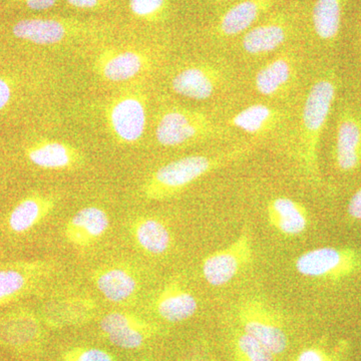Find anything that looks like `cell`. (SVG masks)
Returning <instances> with one entry per match:
<instances>
[{
    "label": "cell",
    "instance_id": "obj_1",
    "mask_svg": "<svg viewBox=\"0 0 361 361\" xmlns=\"http://www.w3.org/2000/svg\"><path fill=\"white\" fill-rule=\"evenodd\" d=\"M251 149L249 146L240 147L218 155L188 156L170 161L149 176L142 186V195L149 201L173 198L197 180L238 161Z\"/></svg>",
    "mask_w": 361,
    "mask_h": 361
},
{
    "label": "cell",
    "instance_id": "obj_2",
    "mask_svg": "<svg viewBox=\"0 0 361 361\" xmlns=\"http://www.w3.org/2000/svg\"><path fill=\"white\" fill-rule=\"evenodd\" d=\"M336 78L322 77L311 85L301 113L298 161L308 179L319 182L318 148L336 96Z\"/></svg>",
    "mask_w": 361,
    "mask_h": 361
},
{
    "label": "cell",
    "instance_id": "obj_3",
    "mask_svg": "<svg viewBox=\"0 0 361 361\" xmlns=\"http://www.w3.org/2000/svg\"><path fill=\"white\" fill-rule=\"evenodd\" d=\"M294 267L311 279L341 281L361 271V253L351 247H319L300 254Z\"/></svg>",
    "mask_w": 361,
    "mask_h": 361
},
{
    "label": "cell",
    "instance_id": "obj_4",
    "mask_svg": "<svg viewBox=\"0 0 361 361\" xmlns=\"http://www.w3.org/2000/svg\"><path fill=\"white\" fill-rule=\"evenodd\" d=\"M106 125L118 144L139 142L148 122L147 97L141 90H129L110 99L104 109Z\"/></svg>",
    "mask_w": 361,
    "mask_h": 361
},
{
    "label": "cell",
    "instance_id": "obj_5",
    "mask_svg": "<svg viewBox=\"0 0 361 361\" xmlns=\"http://www.w3.org/2000/svg\"><path fill=\"white\" fill-rule=\"evenodd\" d=\"M215 130V126L205 114L173 106L159 116L156 139L161 146L175 148L206 139Z\"/></svg>",
    "mask_w": 361,
    "mask_h": 361
},
{
    "label": "cell",
    "instance_id": "obj_6",
    "mask_svg": "<svg viewBox=\"0 0 361 361\" xmlns=\"http://www.w3.org/2000/svg\"><path fill=\"white\" fill-rule=\"evenodd\" d=\"M253 256L251 232L244 229L231 244L204 259L202 263L204 279L211 286H224L251 264Z\"/></svg>",
    "mask_w": 361,
    "mask_h": 361
},
{
    "label": "cell",
    "instance_id": "obj_7",
    "mask_svg": "<svg viewBox=\"0 0 361 361\" xmlns=\"http://www.w3.org/2000/svg\"><path fill=\"white\" fill-rule=\"evenodd\" d=\"M239 317L244 332L260 342L273 355H281L287 348L285 334L277 315L259 299H247L239 306Z\"/></svg>",
    "mask_w": 361,
    "mask_h": 361
},
{
    "label": "cell",
    "instance_id": "obj_8",
    "mask_svg": "<svg viewBox=\"0 0 361 361\" xmlns=\"http://www.w3.org/2000/svg\"><path fill=\"white\" fill-rule=\"evenodd\" d=\"M153 58L141 49H104L97 54L94 70L106 82H123L151 70Z\"/></svg>",
    "mask_w": 361,
    "mask_h": 361
},
{
    "label": "cell",
    "instance_id": "obj_9",
    "mask_svg": "<svg viewBox=\"0 0 361 361\" xmlns=\"http://www.w3.org/2000/svg\"><path fill=\"white\" fill-rule=\"evenodd\" d=\"M334 161L342 173L361 167V118L348 109L341 111L337 122Z\"/></svg>",
    "mask_w": 361,
    "mask_h": 361
},
{
    "label": "cell",
    "instance_id": "obj_10",
    "mask_svg": "<svg viewBox=\"0 0 361 361\" xmlns=\"http://www.w3.org/2000/svg\"><path fill=\"white\" fill-rule=\"evenodd\" d=\"M80 30L82 25L78 21L59 18H26L13 27L14 37L39 45L59 44Z\"/></svg>",
    "mask_w": 361,
    "mask_h": 361
},
{
    "label": "cell",
    "instance_id": "obj_11",
    "mask_svg": "<svg viewBox=\"0 0 361 361\" xmlns=\"http://www.w3.org/2000/svg\"><path fill=\"white\" fill-rule=\"evenodd\" d=\"M101 330L111 344L123 349H137L152 336L151 325L129 313L110 312L102 318Z\"/></svg>",
    "mask_w": 361,
    "mask_h": 361
},
{
    "label": "cell",
    "instance_id": "obj_12",
    "mask_svg": "<svg viewBox=\"0 0 361 361\" xmlns=\"http://www.w3.org/2000/svg\"><path fill=\"white\" fill-rule=\"evenodd\" d=\"M267 221L271 227L286 237H297L307 231L310 214L300 202L288 197L271 199L266 208Z\"/></svg>",
    "mask_w": 361,
    "mask_h": 361
},
{
    "label": "cell",
    "instance_id": "obj_13",
    "mask_svg": "<svg viewBox=\"0 0 361 361\" xmlns=\"http://www.w3.org/2000/svg\"><path fill=\"white\" fill-rule=\"evenodd\" d=\"M221 73L215 66H191L182 68L171 82L173 92L187 99L204 101L210 99L221 82Z\"/></svg>",
    "mask_w": 361,
    "mask_h": 361
},
{
    "label": "cell",
    "instance_id": "obj_14",
    "mask_svg": "<svg viewBox=\"0 0 361 361\" xmlns=\"http://www.w3.org/2000/svg\"><path fill=\"white\" fill-rule=\"evenodd\" d=\"M26 157L33 165L45 170H71L84 163V154L68 142L40 140L26 149Z\"/></svg>",
    "mask_w": 361,
    "mask_h": 361
},
{
    "label": "cell",
    "instance_id": "obj_15",
    "mask_svg": "<svg viewBox=\"0 0 361 361\" xmlns=\"http://www.w3.org/2000/svg\"><path fill=\"white\" fill-rule=\"evenodd\" d=\"M110 227V218L97 206L82 208L66 223L65 236L73 245L87 247L102 238Z\"/></svg>",
    "mask_w": 361,
    "mask_h": 361
},
{
    "label": "cell",
    "instance_id": "obj_16",
    "mask_svg": "<svg viewBox=\"0 0 361 361\" xmlns=\"http://www.w3.org/2000/svg\"><path fill=\"white\" fill-rule=\"evenodd\" d=\"M157 313L166 322L179 323L189 319L198 310V301L179 282H171L164 287L155 301Z\"/></svg>",
    "mask_w": 361,
    "mask_h": 361
},
{
    "label": "cell",
    "instance_id": "obj_17",
    "mask_svg": "<svg viewBox=\"0 0 361 361\" xmlns=\"http://www.w3.org/2000/svg\"><path fill=\"white\" fill-rule=\"evenodd\" d=\"M274 2L275 0H242L221 16L218 33L222 37H235L246 32Z\"/></svg>",
    "mask_w": 361,
    "mask_h": 361
},
{
    "label": "cell",
    "instance_id": "obj_18",
    "mask_svg": "<svg viewBox=\"0 0 361 361\" xmlns=\"http://www.w3.org/2000/svg\"><path fill=\"white\" fill-rule=\"evenodd\" d=\"M287 39V25L282 18L255 26L244 35L242 47L253 56L268 54L281 47Z\"/></svg>",
    "mask_w": 361,
    "mask_h": 361
},
{
    "label": "cell",
    "instance_id": "obj_19",
    "mask_svg": "<svg viewBox=\"0 0 361 361\" xmlns=\"http://www.w3.org/2000/svg\"><path fill=\"white\" fill-rule=\"evenodd\" d=\"M56 207V199L44 195H32L23 199L11 211L8 226L11 231L25 233L44 220Z\"/></svg>",
    "mask_w": 361,
    "mask_h": 361
},
{
    "label": "cell",
    "instance_id": "obj_20",
    "mask_svg": "<svg viewBox=\"0 0 361 361\" xmlns=\"http://www.w3.org/2000/svg\"><path fill=\"white\" fill-rule=\"evenodd\" d=\"M94 283L104 298L114 303L129 300L139 288V283L134 275L121 267L99 271L94 276Z\"/></svg>",
    "mask_w": 361,
    "mask_h": 361
},
{
    "label": "cell",
    "instance_id": "obj_21",
    "mask_svg": "<svg viewBox=\"0 0 361 361\" xmlns=\"http://www.w3.org/2000/svg\"><path fill=\"white\" fill-rule=\"evenodd\" d=\"M40 336L37 318L20 313L0 320V342L11 348H21L32 345Z\"/></svg>",
    "mask_w": 361,
    "mask_h": 361
},
{
    "label": "cell",
    "instance_id": "obj_22",
    "mask_svg": "<svg viewBox=\"0 0 361 361\" xmlns=\"http://www.w3.org/2000/svg\"><path fill=\"white\" fill-rule=\"evenodd\" d=\"M135 241L142 250L161 255L172 246V234L163 221L152 217L139 218L133 225Z\"/></svg>",
    "mask_w": 361,
    "mask_h": 361
},
{
    "label": "cell",
    "instance_id": "obj_23",
    "mask_svg": "<svg viewBox=\"0 0 361 361\" xmlns=\"http://www.w3.org/2000/svg\"><path fill=\"white\" fill-rule=\"evenodd\" d=\"M281 113L262 104H252L240 111L230 125L250 135H263L270 132L281 121Z\"/></svg>",
    "mask_w": 361,
    "mask_h": 361
},
{
    "label": "cell",
    "instance_id": "obj_24",
    "mask_svg": "<svg viewBox=\"0 0 361 361\" xmlns=\"http://www.w3.org/2000/svg\"><path fill=\"white\" fill-rule=\"evenodd\" d=\"M293 71V63L289 56L273 59L256 75L254 80L256 90L262 96L274 97L289 84Z\"/></svg>",
    "mask_w": 361,
    "mask_h": 361
},
{
    "label": "cell",
    "instance_id": "obj_25",
    "mask_svg": "<svg viewBox=\"0 0 361 361\" xmlns=\"http://www.w3.org/2000/svg\"><path fill=\"white\" fill-rule=\"evenodd\" d=\"M343 0H316L312 11L314 32L320 39L332 42L341 32Z\"/></svg>",
    "mask_w": 361,
    "mask_h": 361
},
{
    "label": "cell",
    "instance_id": "obj_26",
    "mask_svg": "<svg viewBox=\"0 0 361 361\" xmlns=\"http://www.w3.org/2000/svg\"><path fill=\"white\" fill-rule=\"evenodd\" d=\"M32 283V275L18 269L0 270V304L18 296Z\"/></svg>",
    "mask_w": 361,
    "mask_h": 361
},
{
    "label": "cell",
    "instance_id": "obj_27",
    "mask_svg": "<svg viewBox=\"0 0 361 361\" xmlns=\"http://www.w3.org/2000/svg\"><path fill=\"white\" fill-rule=\"evenodd\" d=\"M237 353L242 361H273V353L248 334H242L237 339Z\"/></svg>",
    "mask_w": 361,
    "mask_h": 361
},
{
    "label": "cell",
    "instance_id": "obj_28",
    "mask_svg": "<svg viewBox=\"0 0 361 361\" xmlns=\"http://www.w3.org/2000/svg\"><path fill=\"white\" fill-rule=\"evenodd\" d=\"M129 6L135 18L153 23L163 18L168 8V0H130Z\"/></svg>",
    "mask_w": 361,
    "mask_h": 361
},
{
    "label": "cell",
    "instance_id": "obj_29",
    "mask_svg": "<svg viewBox=\"0 0 361 361\" xmlns=\"http://www.w3.org/2000/svg\"><path fill=\"white\" fill-rule=\"evenodd\" d=\"M61 361H115V358L104 349L75 348L66 351Z\"/></svg>",
    "mask_w": 361,
    "mask_h": 361
},
{
    "label": "cell",
    "instance_id": "obj_30",
    "mask_svg": "<svg viewBox=\"0 0 361 361\" xmlns=\"http://www.w3.org/2000/svg\"><path fill=\"white\" fill-rule=\"evenodd\" d=\"M71 6L82 11H96L109 6L113 0H66Z\"/></svg>",
    "mask_w": 361,
    "mask_h": 361
},
{
    "label": "cell",
    "instance_id": "obj_31",
    "mask_svg": "<svg viewBox=\"0 0 361 361\" xmlns=\"http://www.w3.org/2000/svg\"><path fill=\"white\" fill-rule=\"evenodd\" d=\"M16 4H23L32 11H47L58 4L59 0H11Z\"/></svg>",
    "mask_w": 361,
    "mask_h": 361
},
{
    "label": "cell",
    "instance_id": "obj_32",
    "mask_svg": "<svg viewBox=\"0 0 361 361\" xmlns=\"http://www.w3.org/2000/svg\"><path fill=\"white\" fill-rule=\"evenodd\" d=\"M348 213L351 219L361 223V187L349 200Z\"/></svg>",
    "mask_w": 361,
    "mask_h": 361
},
{
    "label": "cell",
    "instance_id": "obj_33",
    "mask_svg": "<svg viewBox=\"0 0 361 361\" xmlns=\"http://www.w3.org/2000/svg\"><path fill=\"white\" fill-rule=\"evenodd\" d=\"M297 361H325V357L320 351L310 348L302 351Z\"/></svg>",
    "mask_w": 361,
    "mask_h": 361
},
{
    "label": "cell",
    "instance_id": "obj_34",
    "mask_svg": "<svg viewBox=\"0 0 361 361\" xmlns=\"http://www.w3.org/2000/svg\"><path fill=\"white\" fill-rule=\"evenodd\" d=\"M223 1H231V0H223Z\"/></svg>",
    "mask_w": 361,
    "mask_h": 361
},
{
    "label": "cell",
    "instance_id": "obj_35",
    "mask_svg": "<svg viewBox=\"0 0 361 361\" xmlns=\"http://www.w3.org/2000/svg\"><path fill=\"white\" fill-rule=\"evenodd\" d=\"M360 52H361V40H360Z\"/></svg>",
    "mask_w": 361,
    "mask_h": 361
}]
</instances>
